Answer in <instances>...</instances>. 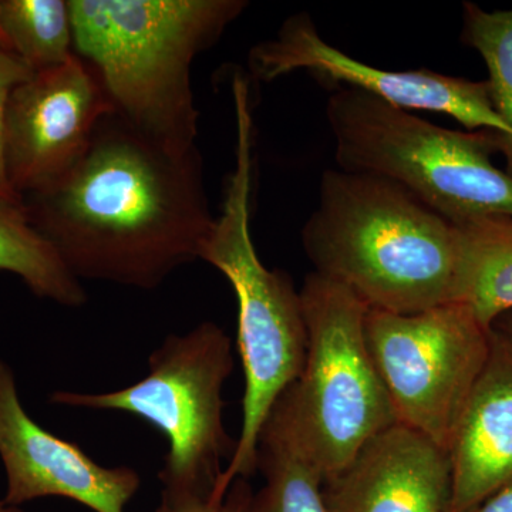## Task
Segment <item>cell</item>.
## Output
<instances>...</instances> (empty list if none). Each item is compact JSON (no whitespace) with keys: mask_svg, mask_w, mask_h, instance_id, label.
<instances>
[{"mask_svg":"<svg viewBox=\"0 0 512 512\" xmlns=\"http://www.w3.org/2000/svg\"><path fill=\"white\" fill-rule=\"evenodd\" d=\"M22 200L79 281L144 291L200 259L215 224L198 147L164 146L116 111L72 170Z\"/></svg>","mask_w":512,"mask_h":512,"instance_id":"cell-1","label":"cell"},{"mask_svg":"<svg viewBox=\"0 0 512 512\" xmlns=\"http://www.w3.org/2000/svg\"><path fill=\"white\" fill-rule=\"evenodd\" d=\"M302 245L316 274L369 309L412 315L457 302L461 228L379 175L325 171Z\"/></svg>","mask_w":512,"mask_h":512,"instance_id":"cell-2","label":"cell"},{"mask_svg":"<svg viewBox=\"0 0 512 512\" xmlns=\"http://www.w3.org/2000/svg\"><path fill=\"white\" fill-rule=\"evenodd\" d=\"M74 53L113 109L164 146L197 147L195 57L248 8L244 0H69Z\"/></svg>","mask_w":512,"mask_h":512,"instance_id":"cell-3","label":"cell"},{"mask_svg":"<svg viewBox=\"0 0 512 512\" xmlns=\"http://www.w3.org/2000/svg\"><path fill=\"white\" fill-rule=\"evenodd\" d=\"M237 116L235 168L225 185L220 217L215 218L200 259L227 278L238 303V350L244 367L241 433L228 466L211 497L221 498L237 478L258 471V440L272 407L305 366L308 329L301 292L282 269L262 264L251 235L254 191V121L249 84L232 79Z\"/></svg>","mask_w":512,"mask_h":512,"instance_id":"cell-4","label":"cell"},{"mask_svg":"<svg viewBox=\"0 0 512 512\" xmlns=\"http://www.w3.org/2000/svg\"><path fill=\"white\" fill-rule=\"evenodd\" d=\"M326 116L339 170L403 185L456 225L512 215V178L491 161L501 134L448 130L345 87L330 94Z\"/></svg>","mask_w":512,"mask_h":512,"instance_id":"cell-5","label":"cell"},{"mask_svg":"<svg viewBox=\"0 0 512 512\" xmlns=\"http://www.w3.org/2000/svg\"><path fill=\"white\" fill-rule=\"evenodd\" d=\"M299 292L308 329L305 366L271 413L326 481L397 419L367 348L369 308L316 272Z\"/></svg>","mask_w":512,"mask_h":512,"instance_id":"cell-6","label":"cell"},{"mask_svg":"<svg viewBox=\"0 0 512 512\" xmlns=\"http://www.w3.org/2000/svg\"><path fill=\"white\" fill-rule=\"evenodd\" d=\"M234 370L231 339L214 322L171 333L148 357L146 377L106 393L56 390L50 403L133 414L167 439L163 490L210 497L237 441L224 426L222 389Z\"/></svg>","mask_w":512,"mask_h":512,"instance_id":"cell-7","label":"cell"},{"mask_svg":"<svg viewBox=\"0 0 512 512\" xmlns=\"http://www.w3.org/2000/svg\"><path fill=\"white\" fill-rule=\"evenodd\" d=\"M365 336L397 423L450 451L491 328L466 303L448 302L412 315L369 309Z\"/></svg>","mask_w":512,"mask_h":512,"instance_id":"cell-8","label":"cell"},{"mask_svg":"<svg viewBox=\"0 0 512 512\" xmlns=\"http://www.w3.org/2000/svg\"><path fill=\"white\" fill-rule=\"evenodd\" d=\"M249 69L255 80L264 83L305 70L333 90L356 89L403 110L447 114L468 130L501 134L500 144L510 137L494 109L487 80L471 82L424 69H377L326 43L306 13L286 19L275 39L258 43L249 52Z\"/></svg>","mask_w":512,"mask_h":512,"instance_id":"cell-9","label":"cell"},{"mask_svg":"<svg viewBox=\"0 0 512 512\" xmlns=\"http://www.w3.org/2000/svg\"><path fill=\"white\" fill-rule=\"evenodd\" d=\"M111 111L99 76L77 55L19 83L6 109L5 167L12 190L23 198L72 170Z\"/></svg>","mask_w":512,"mask_h":512,"instance_id":"cell-10","label":"cell"},{"mask_svg":"<svg viewBox=\"0 0 512 512\" xmlns=\"http://www.w3.org/2000/svg\"><path fill=\"white\" fill-rule=\"evenodd\" d=\"M0 460L3 501L20 505L40 498L76 501L94 512H126L141 478L126 466L103 467L72 441L33 420L20 400L15 373L0 360Z\"/></svg>","mask_w":512,"mask_h":512,"instance_id":"cell-11","label":"cell"},{"mask_svg":"<svg viewBox=\"0 0 512 512\" xmlns=\"http://www.w3.org/2000/svg\"><path fill=\"white\" fill-rule=\"evenodd\" d=\"M323 493L330 512H451L450 454L397 423L326 480Z\"/></svg>","mask_w":512,"mask_h":512,"instance_id":"cell-12","label":"cell"},{"mask_svg":"<svg viewBox=\"0 0 512 512\" xmlns=\"http://www.w3.org/2000/svg\"><path fill=\"white\" fill-rule=\"evenodd\" d=\"M451 512H471L512 485V336L493 325L490 352L450 451Z\"/></svg>","mask_w":512,"mask_h":512,"instance_id":"cell-13","label":"cell"},{"mask_svg":"<svg viewBox=\"0 0 512 512\" xmlns=\"http://www.w3.org/2000/svg\"><path fill=\"white\" fill-rule=\"evenodd\" d=\"M457 302L466 303L480 322L512 311V215H490L464 225Z\"/></svg>","mask_w":512,"mask_h":512,"instance_id":"cell-14","label":"cell"},{"mask_svg":"<svg viewBox=\"0 0 512 512\" xmlns=\"http://www.w3.org/2000/svg\"><path fill=\"white\" fill-rule=\"evenodd\" d=\"M0 271L18 276L29 291L67 308L87 301L55 247L30 222L23 202L0 200Z\"/></svg>","mask_w":512,"mask_h":512,"instance_id":"cell-15","label":"cell"},{"mask_svg":"<svg viewBox=\"0 0 512 512\" xmlns=\"http://www.w3.org/2000/svg\"><path fill=\"white\" fill-rule=\"evenodd\" d=\"M258 470L265 487L254 495V512H330L322 474L272 413L259 434Z\"/></svg>","mask_w":512,"mask_h":512,"instance_id":"cell-16","label":"cell"},{"mask_svg":"<svg viewBox=\"0 0 512 512\" xmlns=\"http://www.w3.org/2000/svg\"><path fill=\"white\" fill-rule=\"evenodd\" d=\"M0 29L8 52L33 73L76 55L69 0H0Z\"/></svg>","mask_w":512,"mask_h":512,"instance_id":"cell-17","label":"cell"},{"mask_svg":"<svg viewBox=\"0 0 512 512\" xmlns=\"http://www.w3.org/2000/svg\"><path fill=\"white\" fill-rule=\"evenodd\" d=\"M464 45L476 49L488 69L491 101L510 137L500 144L504 154L505 173L512 178V9L487 12L473 2H464Z\"/></svg>","mask_w":512,"mask_h":512,"instance_id":"cell-18","label":"cell"},{"mask_svg":"<svg viewBox=\"0 0 512 512\" xmlns=\"http://www.w3.org/2000/svg\"><path fill=\"white\" fill-rule=\"evenodd\" d=\"M254 495L247 478H237L221 498L163 490L156 512H254Z\"/></svg>","mask_w":512,"mask_h":512,"instance_id":"cell-19","label":"cell"},{"mask_svg":"<svg viewBox=\"0 0 512 512\" xmlns=\"http://www.w3.org/2000/svg\"><path fill=\"white\" fill-rule=\"evenodd\" d=\"M32 70L22 60L0 47V200L23 202L10 187L5 167L6 109L13 89L32 76Z\"/></svg>","mask_w":512,"mask_h":512,"instance_id":"cell-20","label":"cell"},{"mask_svg":"<svg viewBox=\"0 0 512 512\" xmlns=\"http://www.w3.org/2000/svg\"><path fill=\"white\" fill-rule=\"evenodd\" d=\"M471 512H512V485L491 495Z\"/></svg>","mask_w":512,"mask_h":512,"instance_id":"cell-21","label":"cell"},{"mask_svg":"<svg viewBox=\"0 0 512 512\" xmlns=\"http://www.w3.org/2000/svg\"><path fill=\"white\" fill-rule=\"evenodd\" d=\"M494 325L498 326V328L503 329L504 332H507L508 335L512 336V315H511V313H505V315L501 316L500 319L495 320Z\"/></svg>","mask_w":512,"mask_h":512,"instance_id":"cell-22","label":"cell"},{"mask_svg":"<svg viewBox=\"0 0 512 512\" xmlns=\"http://www.w3.org/2000/svg\"><path fill=\"white\" fill-rule=\"evenodd\" d=\"M0 512H25L20 507H15V505L6 504L5 501L0 500Z\"/></svg>","mask_w":512,"mask_h":512,"instance_id":"cell-23","label":"cell"},{"mask_svg":"<svg viewBox=\"0 0 512 512\" xmlns=\"http://www.w3.org/2000/svg\"><path fill=\"white\" fill-rule=\"evenodd\" d=\"M0 47H2L3 50H6V52H8V49H6L5 39H3L2 29H0Z\"/></svg>","mask_w":512,"mask_h":512,"instance_id":"cell-24","label":"cell"}]
</instances>
